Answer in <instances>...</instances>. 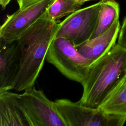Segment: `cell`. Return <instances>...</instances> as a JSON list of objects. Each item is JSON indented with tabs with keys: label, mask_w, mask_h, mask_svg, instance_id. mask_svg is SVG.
<instances>
[{
	"label": "cell",
	"mask_w": 126,
	"mask_h": 126,
	"mask_svg": "<svg viewBox=\"0 0 126 126\" xmlns=\"http://www.w3.org/2000/svg\"><path fill=\"white\" fill-rule=\"evenodd\" d=\"M37 0H17L19 8H22Z\"/></svg>",
	"instance_id": "cell-15"
},
{
	"label": "cell",
	"mask_w": 126,
	"mask_h": 126,
	"mask_svg": "<svg viewBox=\"0 0 126 126\" xmlns=\"http://www.w3.org/2000/svg\"><path fill=\"white\" fill-rule=\"evenodd\" d=\"M20 64L18 40L7 42L0 39V92L13 89Z\"/></svg>",
	"instance_id": "cell-8"
},
{
	"label": "cell",
	"mask_w": 126,
	"mask_h": 126,
	"mask_svg": "<svg viewBox=\"0 0 126 126\" xmlns=\"http://www.w3.org/2000/svg\"><path fill=\"white\" fill-rule=\"evenodd\" d=\"M121 26L117 19L103 34L76 46L79 52L93 63L105 55L115 44Z\"/></svg>",
	"instance_id": "cell-10"
},
{
	"label": "cell",
	"mask_w": 126,
	"mask_h": 126,
	"mask_svg": "<svg viewBox=\"0 0 126 126\" xmlns=\"http://www.w3.org/2000/svg\"><path fill=\"white\" fill-rule=\"evenodd\" d=\"M54 0H37L7 17L0 28V39L11 42L18 40L23 33L40 18Z\"/></svg>",
	"instance_id": "cell-7"
},
{
	"label": "cell",
	"mask_w": 126,
	"mask_h": 126,
	"mask_svg": "<svg viewBox=\"0 0 126 126\" xmlns=\"http://www.w3.org/2000/svg\"><path fill=\"white\" fill-rule=\"evenodd\" d=\"M84 3L80 0H54L45 12L51 20L58 22L62 18L80 9Z\"/></svg>",
	"instance_id": "cell-13"
},
{
	"label": "cell",
	"mask_w": 126,
	"mask_h": 126,
	"mask_svg": "<svg viewBox=\"0 0 126 126\" xmlns=\"http://www.w3.org/2000/svg\"><path fill=\"white\" fill-rule=\"evenodd\" d=\"M81 0V1L83 2L84 3H85V2H86V1H89V0Z\"/></svg>",
	"instance_id": "cell-17"
},
{
	"label": "cell",
	"mask_w": 126,
	"mask_h": 126,
	"mask_svg": "<svg viewBox=\"0 0 126 126\" xmlns=\"http://www.w3.org/2000/svg\"><path fill=\"white\" fill-rule=\"evenodd\" d=\"M126 78V48L118 43L94 63L84 82L79 101L85 106L99 108Z\"/></svg>",
	"instance_id": "cell-2"
},
{
	"label": "cell",
	"mask_w": 126,
	"mask_h": 126,
	"mask_svg": "<svg viewBox=\"0 0 126 126\" xmlns=\"http://www.w3.org/2000/svg\"><path fill=\"white\" fill-rule=\"evenodd\" d=\"M10 1L11 0H0V3L2 8L3 9L5 8Z\"/></svg>",
	"instance_id": "cell-16"
},
{
	"label": "cell",
	"mask_w": 126,
	"mask_h": 126,
	"mask_svg": "<svg viewBox=\"0 0 126 126\" xmlns=\"http://www.w3.org/2000/svg\"><path fill=\"white\" fill-rule=\"evenodd\" d=\"M23 106L32 126H67L56 103L34 87L20 94Z\"/></svg>",
	"instance_id": "cell-6"
},
{
	"label": "cell",
	"mask_w": 126,
	"mask_h": 126,
	"mask_svg": "<svg viewBox=\"0 0 126 126\" xmlns=\"http://www.w3.org/2000/svg\"><path fill=\"white\" fill-rule=\"evenodd\" d=\"M55 102L67 126H122L126 121L125 116L105 113L79 101L62 98Z\"/></svg>",
	"instance_id": "cell-4"
},
{
	"label": "cell",
	"mask_w": 126,
	"mask_h": 126,
	"mask_svg": "<svg viewBox=\"0 0 126 126\" xmlns=\"http://www.w3.org/2000/svg\"><path fill=\"white\" fill-rule=\"evenodd\" d=\"M120 6L114 0H102L95 30L91 39L97 37L108 31L119 19Z\"/></svg>",
	"instance_id": "cell-11"
},
{
	"label": "cell",
	"mask_w": 126,
	"mask_h": 126,
	"mask_svg": "<svg viewBox=\"0 0 126 126\" xmlns=\"http://www.w3.org/2000/svg\"><path fill=\"white\" fill-rule=\"evenodd\" d=\"M58 24L45 12L19 38L21 64L13 89L20 92L34 87L48 48L55 37Z\"/></svg>",
	"instance_id": "cell-1"
},
{
	"label": "cell",
	"mask_w": 126,
	"mask_h": 126,
	"mask_svg": "<svg viewBox=\"0 0 126 126\" xmlns=\"http://www.w3.org/2000/svg\"><path fill=\"white\" fill-rule=\"evenodd\" d=\"M118 43L126 48V16L124 19L123 24L120 28Z\"/></svg>",
	"instance_id": "cell-14"
},
{
	"label": "cell",
	"mask_w": 126,
	"mask_h": 126,
	"mask_svg": "<svg viewBox=\"0 0 126 126\" xmlns=\"http://www.w3.org/2000/svg\"><path fill=\"white\" fill-rule=\"evenodd\" d=\"M99 108L105 113L126 116V78Z\"/></svg>",
	"instance_id": "cell-12"
},
{
	"label": "cell",
	"mask_w": 126,
	"mask_h": 126,
	"mask_svg": "<svg viewBox=\"0 0 126 126\" xmlns=\"http://www.w3.org/2000/svg\"><path fill=\"white\" fill-rule=\"evenodd\" d=\"M46 60L68 79L82 84L93 63L64 37H55L48 48Z\"/></svg>",
	"instance_id": "cell-3"
},
{
	"label": "cell",
	"mask_w": 126,
	"mask_h": 126,
	"mask_svg": "<svg viewBox=\"0 0 126 126\" xmlns=\"http://www.w3.org/2000/svg\"><path fill=\"white\" fill-rule=\"evenodd\" d=\"M0 126H32L20 94L0 92Z\"/></svg>",
	"instance_id": "cell-9"
},
{
	"label": "cell",
	"mask_w": 126,
	"mask_h": 126,
	"mask_svg": "<svg viewBox=\"0 0 126 126\" xmlns=\"http://www.w3.org/2000/svg\"><path fill=\"white\" fill-rule=\"evenodd\" d=\"M102 0L79 9L59 23L55 37H64L76 47L90 40L95 30Z\"/></svg>",
	"instance_id": "cell-5"
}]
</instances>
